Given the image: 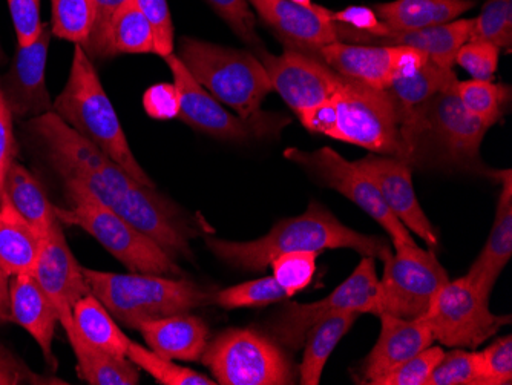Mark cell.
Returning a JSON list of instances; mask_svg holds the SVG:
<instances>
[{
	"label": "cell",
	"instance_id": "1",
	"mask_svg": "<svg viewBox=\"0 0 512 385\" xmlns=\"http://www.w3.org/2000/svg\"><path fill=\"white\" fill-rule=\"evenodd\" d=\"M28 129L63 185L79 186L88 192L103 206L157 241L172 260H191V240L198 237V229L174 201L163 197L157 188H149L135 180L54 111L31 119Z\"/></svg>",
	"mask_w": 512,
	"mask_h": 385
},
{
	"label": "cell",
	"instance_id": "2",
	"mask_svg": "<svg viewBox=\"0 0 512 385\" xmlns=\"http://www.w3.org/2000/svg\"><path fill=\"white\" fill-rule=\"evenodd\" d=\"M206 246L218 260L247 272H263L276 257L287 252L319 254L327 249H352L362 257L382 261L393 254V246L384 237L347 228L316 201H310L307 211L299 217L279 221L263 238L227 241L206 237Z\"/></svg>",
	"mask_w": 512,
	"mask_h": 385
},
{
	"label": "cell",
	"instance_id": "3",
	"mask_svg": "<svg viewBox=\"0 0 512 385\" xmlns=\"http://www.w3.org/2000/svg\"><path fill=\"white\" fill-rule=\"evenodd\" d=\"M53 111L83 139L119 163L135 180L155 188L154 181L132 154L117 112L82 45L74 47L68 82L54 100Z\"/></svg>",
	"mask_w": 512,
	"mask_h": 385
},
{
	"label": "cell",
	"instance_id": "4",
	"mask_svg": "<svg viewBox=\"0 0 512 385\" xmlns=\"http://www.w3.org/2000/svg\"><path fill=\"white\" fill-rule=\"evenodd\" d=\"M91 292L102 301L115 320L137 329L140 324L163 316L188 313L214 304L215 290L204 289L184 278L148 274H114L83 269Z\"/></svg>",
	"mask_w": 512,
	"mask_h": 385
},
{
	"label": "cell",
	"instance_id": "5",
	"mask_svg": "<svg viewBox=\"0 0 512 385\" xmlns=\"http://www.w3.org/2000/svg\"><path fill=\"white\" fill-rule=\"evenodd\" d=\"M177 57L207 93L238 116L249 120L263 116L261 105L273 86L256 54L183 37Z\"/></svg>",
	"mask_w": 512,
	"mask_h": 385
},
{
	"label": "cell",
	"instance_id": "6",
	"mask_svg": "<svg viewBox=\"0 0 512 385\" xmlns=\"http://www.w3.org/2000/svg\"><path fill=\"white\" fill-rule=\"evenodd\" d=\"M332 102L335 123L327 137L413 165L401 108L387 89L371 88L341 76Z\"/></svg>",
	"mask_w": 512,
	"mask_h": 385
},
{
	"label": "cell",
	"instance_id": "7",
	"mask_svg": "<svg viewBox=\"0 0 512 385\" xmlns=\"http://www.w3.org/2000/svg\"><path fill=\"white\" fill-rule=\"evenodd\" d=\"M65 186L69 208H56L60 223L79 226L134 274L183 278L171 255L140 229L103 206L79 186Z\"/></svg>",
	"mask_w": 512,
	"mask_h": 385
},
{
	"label": "cell",
	"instance_id": "8",
	"mask_svg": "<svg viewBox=\"0 0 512 385\" xmlns=\"http://www.w3.org/2000/svg\"><path fill=\"white\" fill-rule=\"evenodd\" d=\"M201 362L221 385L293 384L292 364L269 336L229 329L207 344Z\"/></svg>",
	"mask_w": 512,
	"mask_h": 385
},
{
	"label": "cell",
	"instance_id": "9",
	"mask_svg": "<svg viewBox=\"0 0 512 385\" xmlns=\"http://www.w3.org/2000/svg\"><path fill=\"white\" fill-rule=\"evenodd\" d=\"M393 251L384 261V274L370 313L416 320L428 312L436 293L450 278L431 249L404 244Z\"/></svg>",
	"mask_w": 512,
	"mask_h": 385
},
{
	"label": "cell",
	"instance_id": "10",
	"mask_svg": "<svg viewBox=\"0 0 512 385\" xmlns=\"http://www.w3.org/2000/svg\"><path fill=\"white\" fill-rule=\"evenodd\" d=\"M422 318L434 341L451 349H476L511 323V315H494L490 298L465 277L442 286Z\"/></svg>",
	"mask_w": 512,
	"mask_h": 385
},
{
	"label": "cell",
	"instance_id": "11",
	"mask_svg": "<svg viewBox=\"0 0 512 385\" xmlns=\"http://www.w3.org/2000/svg\"><path fill=\"white\" fill-rule=\"evenodd\" d=\"M174 83L180 93V119L191 128L214 139L244 143L250 139L275 137L287 126L289 119L273 114H263L258 119H243L224 108L214 96L191 76L177 54L166 57Z\"/></svg>",
	"mask_w": 512,
	"mask_h": 385
},
{
	"label": "cell",
	"instance_id": "12",
	"mask_svg": "<svg viewBox=\"0 0 512 385\" xmlns=\"http://www.w3.org/2000/svg\"><path fill=\"white\" fill-rule=\"evenodd\" d=\"M286 157L315 175L325 186L345 195L376 223L381 224L390 235L393 249L404 244H417L411 232L385 205L384 198L373 180L356 165V162H348L332 148H321L313 152L289 148Z\"/></svg>",
	"mask_w": 512,
	"mask_h": 385
},
{
	"label": "cell",
	"instance_id": "13",
	"mask_svg": "<svg viewBox=\"0 0 512 385\" xmlns=\"http://www.w3.org/2000/svg\"><path fill=\"white\" fill-rule=\"evenodd\" d=\"M378 272L373 257H362L347 280L342 281L329 297L315 303H290L278 313L272 323L273 338L292 350L301 349L309 330L333 313L353 310L370 313L378 293Z\"/></svg>",
	"mask_w": 512,
	"mask_h": 385
},
{
	"label": "cell",
	"instance_id": "14",
	"mask_svg": "<svg viewBox=\"0 0 512 385\" xmlns=\"http://www.w3.org/2000/svg\"><path fill=\"white\" fill-rule=\"evenodd\" d=\"M422 119L421 154L424 145L430 143L440 158L451 165L460 168L480 165V146L491 128L463 106L456 86L444 89L428 100Z\"/></svg>",
	"mask_w": 512,
	"mask_h": 385
},
{
	"label": "cell",
	"instance_id": "15",
	"mask_svg": "<svg viewBox=\"0 0 512 385\" xmlns=\"http://www.w3.org/2000/svg\"><path fill=\"white\" fill-rule=\"evenodd\" d=\"M255 54L266 68L273 91L283 97L299 120L329 102L341 83V74L312 51L286 48L283 54L273 56L260 48Z\"/></svg>",
	"mask_w": 512,
	"mask_h": 385
},
{
	"label": "cell",
	"instance_id": "16",
	"mask_svg": "<svg viewBox=\"0 0 512 385\" xmlns=\"http://www.w3.org/2000/svg\"><path fill=\"white\" fill-rule=\"evenodd\" d=\"M50 25L43 24L42 33L30 47L17 48L10 70L0 80V91L11 116L36 119L53 111V100L46 88L45 70L50 50Z\"/></svg>",
	"mask_w": 512,
	"mask_h": 385
},
{
	"label": "cell",
	"instance_id": "17",
	"mask_svg": "<svg viewBox=\"0 0 512 385\" xmlns=\"http://www.w3.org/2000/svg\"><path fill=\"white\" fill-rule=\"evenodd\" d=\"M33 275L50 298L59 315V323L65 332L76 329L73 310L77 301L91 293L83 267L66 243L62 226L43 238L42 251L34 267Z\"/></svg>",
	"mask_w": 512,
	"mask_h": 385
},
{
	"label": "cell",
	"instance_id": "18",
	"mask_svg": "<svg viewBox=\"0 0 512 385\" xmlns=\"http://www.w3.org/2000/svg\"><path fill=\"white\" fill-rule=\"evenodd\" d=\"M356 165L373 180L394 217L428 246L436 247L439 240L433 224L417 200L410 163L388 155L370 154L361 158Z\"/></svg>",
	"mask_w": 512,
	"mask_h": 385
},
{
	"label": "cell",
	"instance_id": "19",
	"mask_svg": "<svg viewBox=\"0 0 512 385\" xmlns=\"http://www.w3.org/2000/svg\"><path fill=\"white\" fill-rule=\"evenodd\" d=\"M286 48L312 51L339 42L338 27L321 5L304 7L292 0H247Z\"/></svg>",
	"mask_w": 512,
	"mask_h": 385
},
{
	"label": "cell",
	"instance_id": "20",
	"mask_svg": "<svg viewBox=\"0 0 512 385\" xmlns=\"http://www.w3.org/2000/svg\"><path fill=\"white\" fill-rule=\"evenodd\" d=\"M379 318L381 332L364 367L365 384L371 385H378L388 373L434 344L433 332L422 316L416 320L391 315Z\"/></svg>",
	"mask_w": 512,
	"mask_h": 385
},
{
	"label": "cell",
	"instance_id": "21",
	"mask_svg": "<svg viewBox=\"0 0 512 385\" xmlns=\"http://www.w3.org/2000/svg\"><path fill=\"white\" fill-rule=\"evenodd\" d=\"M405 51V47L335 42L319 48L316 54L341 76L358 80L371 88L388 89L401 70Z\"/></svg>",
	"mask_w": 512,
	"mask_h": 385
},
{
	"label": "cell",
	"instance_id": "22",
	"mask_svg": "<svg viewBox=\"0 0 512 385\" xmlns=\"http://www.w3.org/2000/svg\"><path fill=\"white\" fill-rule=\"evenodd\" d=\"M10 307L13 323L27 330L42 350L46 362L56 366L53 339L59 315L33 274L10 278Z\"/></svg>",
	"mask_w": 512,
	"mask_h": 385
},
{
	"label": "cell",
	"instance_id": "23",
	"mask_svg": "<svg viewBox=\"0 0 512 385\" xmlns=\"http://www.w3.org/2000/svg\"><path fill=\"white\" fill-rule=\"evenodd\" d=\"M137 330L152 352L178 361H200L209 344L206 323L189 312L145 321Z\"/></svg>",
	"mask_w": 512,
	"mask_h": 385
},
{
	"label": "cell",
	"instance_id": "24",
	"mask_svg": "<svg viewBox=\"0 0 512 385\" xmlns=\"http://www.w3.org/2000/svg\"><path fill=\"white\" fill-rule=\"evenodd\" d=\"M505 185L497 205L496 218L490 237L477 260L465 275L468 281L485 297L491 298L494 286L512 255V177L511 171L503 172Z\"/></svg>",
	"mask_w": 512,
	"mask_h": 385
},
{
	"label": "cell",
	"instance_id": "25",
	"mask_svg": "<svg viewBox=\"0 0 512 385\" xmlns=\"http://www.w3.org/2000/svg\"><path fill=\"white\" fill-rule=\"evenodd\" d=\"M473 19H460L436 27L413 31H394L378 39H371L367 45L378 47H408L424 53L440 68L454 70V59L462 45L470 40Z\"/></svg>",
	"mask_w": 512,
	"mask_h": 385
},
{
	"label": "cell",
	"instance_id": "26",
	"mask_svg": "<svg viewBox=\"0 0 512 385\" xmlns=\"http://www.w3.org/2000/svg\"><path fill=\"white\" fill-rule=\"evenodd\" d=\"M43 238L17 212L7 195L0 200V267L10 277L33 274Z\"/></svg>",
	"mask_w": 512,
	"mask_h": 385
},
{
	"label": "cell",
	"instance_id": "27",
	"mask_svg": "<svg viewBox=\"0 0 512 385\" xmlns=\"http://www.w3.org/2000/svg\"><path fill=\"white\" fill-rule=\"evenodd\" d=\"M474 7L476 0H393L373 10L391 30L413 31L448 24Z\"/></svg>",
	"mask_w": 512,
	"mask_h": 385
},
{
	"label": "cell",
	"instance_id": "28",
	"mask_svg": "<svg viewBox=\"0 0 512 385\" xmlns=\"http://www.w3.org/2000/svg\"><path fill=\"white\" fill-rule=\"evenodd\" d=\"M4 194L10 198L17 212L39 232L40 237H48L54 229L62 226L56 206L46 195L39 178L19 162H14L8 171Z\"/></svg>",
	"mask_w": 512,
	"mask_h": 385
},
{
	"label": "cell",
	"instance_id": "29",
	"mask_svg": "<svg viewBox=\"0 0 512 385\" xmlns=\"http://www.w3.org/2000/svg\"><path fill=\"white\" fill-rule=\"evenodd\" d=\"M361 313L353 310L325 316L309 330L306 336V349L299 366V384L318 385L321 382L325 364L332 356L339 341L352 329Z\"/></svg>",
	"mask_w": 512,
	"mask_h": 385
},
{
	"label": "cell",
	"instance_id": "30",
	"mask_svg": "<svg viewBox=\"0 0 512 385\" xmlns=\"http://www.w3.org/2000/svg\"><path fill=\"white\" fill-rule=\"evenodd\" d=\"M77 358V373L92 385H137L140 372L128 358L111 355L86 343L77 329L66 333Z\"/></svg>",
	"mask_w": 512,
	"mask_h": 385
},
{
	"label": "cell",
	"instance_id": "31",
	"mask_svg": "<svg viewBox=\"0 0 512 385\" xmlns=\"http://www.w3.org/2000/svg\"><path fill=\"white\" fill-rule=\"evenodd\" d=\"M73 316L77 332L86 343L103 352L126 358L131 339L120 330L114 316L94 293H88L82 300L77 301Z\"/></svg>",
	"mask_w": 512,
	"mask_h": 385
},
{
	"label": "cell",
	"instance_id": "32",
	"mask_svg": "<svg viewBox=\"0 0 512 385\" xmlns=\"http://www.w3.org/2000/svg\"><path fill=\"white\" fill-rule=\"evenodd\" d=\"M154 51L151 25L134 0H129L109 22L100 59H109L117 54H151Z\"/></svg>",
	"mask_w": 512,
	"mask_h": 385
},
{
	"label": "cell",
	"instance_id": "33",
	"mask_svg": "<svg viewBox=\"0 0 512 385\" xmlns=\"http://www.w3.org/2000/svg\"><path fill=\"white\" fill-rule=\"evenodd\" d=\"M456 93L463 106L490 128L502 120L505 105L511 99L508 86L497 85L493 80H459Z\"/></svg>",
	"mask_w": 512,
	"mask_h": 385
},
{
	"label": "cell",
	"instance_id": "34",
	"mask_svg": "<svg viewBox=\"0 0 512 385\" xmlns=\"http://www.w3.org/2000/svg\"><path fill=\"white\" fill-rule=\"evenodd\" d=\"M51 5L54 36L85 47L96 24L94 0H51Z\"/></svg>",
	"mask_w": 512,
	"mask_h": 385
},
{
	"label": "cell",
	"instance_id": "35",
	"mask_svg": "<svg viewBox=\"0 0 512 385\" xmlns=\"http://www.w3.org/2000/svg\"><path fill=\"white\" fill-rule=\"evenodd\" d=\"M138 369L145 370L158 384L165 385H215L214 379L207 378L188 367L175 364L174 359L165 358L140 344H129L128 355Z\"/></svg>",
	"mask_w": 512,
	"mask_h": 385
},
{
	"label": "cell",
	"instance_id": "36",
	"mask_svg": "<svg viewBox=\"0 0 512 385\" xmlns=\"http://www.w3.org/2000/svg\"><path fill=\"white\" fill-rule=\"evenodd\" d=\"M287 298V293L276 283L275 278L264 277L215 292L214 304L227 310L249 309L270 306Z\"/></svg>",
	"mask_w": 512,
	"mask_h": 385
},
{
	"label": "cell",
	"instance_id": "37",
	"mask_svg": "<svg viewBox=\"0 0 512 385\" xmlns=\"http://www.w3.org/2000/svg\"><path fill=\"white\" fill-rule=\"evenodd\" d=\"M470 40H482L499 50L512 47V0H486L479 16L473 19Z\"/></svg>",
	"mask_w": 512,
	"mask_h": 385
},
{
	"label": "cell",
	"instance_id": "38",
	"mask_svg": "<svg viewBox=\"0 0 512 385\" xmlns=\"http://www.w3.org/2000/svg\"><path fill=\"white\" fill-rule=\"evenodd\" d=\"M428 385H483L479 352L454 349L437 362Z\"/></svg>",
	"mask_w": 512,
	"mask_h": 385
},
{
	"label": "cell",
	"instance_id": "39",
	"mask_svg": "<svg viewBox=\"0 0 512 385\" xmlns=\"http://www.w3.org/2000/svg\"><path fill=\"white\" fill-rule=\"evenodd\" d=\"M316 252H287L270 263L276 283L283 287L287 297H293L312 283L316 272Z\"/></svg>",
	"mask_w": 512,
	"mask_h": 385
},
{
	"label": "cell",
	"instance_id": "40",
	"mask_svg": "<svg viewBox=\"0 0 512 385\" xmlns=\"http://www.w3.org/2000/svg\"><path fill=\"white\" fill-rule=\"evenodd\" d=\"M215 13L229 25L244 43L253 50L263 47L260 36L256 33V17L247 0H206Z\"/></svg>",
	"mask_w": 512,
	"mask_h": 385
},
{
	"label": "cell",
	"instance_id": "41",
	"mask_svg": "<svg viewBox=\"0 0 512 385\" xmlns=\"http://www.w3.org/2000/svg\"><path fill=\"white\" fill-rule=\"evenodd\" d=\"M500 50L490 42L468 40L457 51L454 65L462 66L473 79L493 80L499 66Z\"/></svg>",
	"mask_w": 512,
	"mask_h": 385
},
{
	"label": "cell",
	"instance_id": "42",
	"mask_svg": "<svg viewBox=\"0 0 512 385\" xmlns=\"http://www.w3.org/2000/svg\"><path fill=\"white\" fill-rule=\"evenodd\" d=\"M483 385L512 384V336L506 335L479 352Z\"/></svg>",
	"mask_w": 512,
	"mask_h": 385
},
{
	"label": "cell",
	"instance_id": "43",
	"mask_svg": "<svg viewBox=\"0 0 512 385\" xmlns=\"http://www.w3.org/2000/svg\"><path fill=\"white\" fill-rule=\"evenodd\" d=\"M444 355L442 347H427L421 353H417L416 356L405 361L398 369L388 373L378 382V385H428V379H430L434 367Z\"/></svg>",
	"mask_w": 512,
	"mask_h": 385
},
{
	"label": "cell",
	"instance_id": "44",
	"mask_svg": "<svg viewBox=\"0 0 512 385\" xmlns=\"http://www.w3.org/2000/svg\"><path fill=\"white\" fill-rule=\"evenodd\" d=\"M134 2L151 25L154 33V54L163 59L174 54V24H172L168 0H134Z\"/></svg>",
	"mask_w": 512,
	"mask_h": 385
},
{
	"label": "cell",
	"instance_id": "45",
	"mask_svg": "<svg viewBox=\"0 0 512 385\" xmlns=\"http://www.w3.org/2000/svg\"><path fill=\"white\" fill-rule=\"evenodd\" d=\"M16 30L17 45L30 47L42 33L40 0H7Z\"/></svg>",
	"mask_w": 512,
	"mask_h": 385
},
{
	"label": "cell",
	"instance_id": "46",
	"mask_svg": "<svg viewBox=\"0 0 512 385\" xmlns=\"http://www.w3.org/2000/svg\"><path fill=\"white\" fill-rule=\"evenodd\" d=\"M143 106L148 116L157 120H172L180 116V93L172 83H158L146 89Z\"/></svg>",
	"mask_w": 512,
	"mask_h": 385
},
{
	"label": "cell",
	"instance_id": "47",
	"mask_svg": "<svg viewBox=\"0 0 512 385\" xmlns=\"http://www.w3.org/2000/svg\"><path fill=\"white\" fill-rule=\"evenodd\" d=\"M20 384H66V382L36 375L22 359L17 358L10 349L0 344V385Z\"/></svg>",
	"mask_w": 512,
	"mask_h": 385
},
{
	"label": "cell",
	"instance_id": "48",
	"mask_svg": "<svg viewBox=\"0 0 512 385\" xmlns=\"http://www.w3.org/2000/svg\"><path fill=\"white\" fill-rule=\"evenodd\" d=\"M16 137H14L13 116L0 91V200L4 194L5 178L11 165L16 162Z\"/></svg>",
	"mask_w": 512,
	"mask_h": 385
},
{
	"label": "cell",
	"instance_id": "49",
	"mask_svg": "<svg viewBox=\"0 0 512 385\" xmlns=\"http://www.w3.org/2000/svg\"><path fill=\"white\" fill-rule=\"evenodd\" d=\"M129 0H94L96 7V24L92 30L91 37L86 43L83 50L86 51L91 59H100L102 54L103 40H105L106 30H108L109 22L123 5L128 4Z\"/></svg>",
	"mask_w": 512,
	"mask_h": 385
},
{
	"label": "cell",
	"instance_id": "50",
	"mask_svg": "<svg viewBox=\"0 0 512 385\" xmlns=\"http://www.w3.org/2000/svg\"><path fill=\"white\" fill-rule=\"evenodd\" d=\"M10 275L0 267V326L13 323L10 307Z\"/></svg>",
	"mask_w": 512,
	"mask_h": 385
},
{
	"label": "cell",
	"instance_id": "51",
	"mask_svg": "<svg viewBox=\"0 0 512 385\" xmlns=\"http://www.w3.org/2000/svg\"><path fill=\"white\" fill-rule=\"evenodd\" d=\"M295 4L304 5V7H313V0H292Z\"/></svg>",
	"mask_w": 512,
	"mask_h": 385
}]
</instances>
